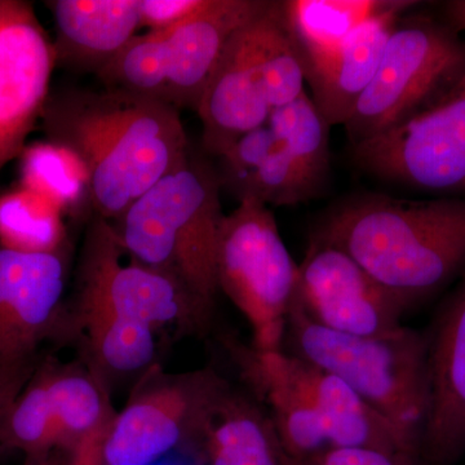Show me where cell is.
<instances>
[{
  "instance_id": "obj_3",
  "label": "cell",
  "mask_w": 465,
  "mask_h": 465,
  "mask_svg": "<svg viewBox=\"0 0 465 465\" xmlns=\"http://www.w3.org/2000/svg\"><path fill=\"white\" fill-rule=\"evenodd\" d=\"M220 191L216 168L191 150L110 223L130 259L183 284L206 320L220 292L217 246L225 217Z\"/></svg>"
},
{
  "instance_id": "obj_18",
  "label": "cell",
  "mask_w": 465,
  "mask_h": 465,
  "mask_svg": "<svg viewBox=\"0 0 465 465\" xmlns=\"http://www.w3.org/2000/svg\"><path fill=\"white\" fill-rule=\"evenodd\" d=\"M280 363L291 384L322 420L330 449L365 448L410 454L391 424L341 379L284 349Z\"/></svg>"
},
{
  "instance_id": "obj_15",
  "label": "cell",
  "mask_w": 465,
  "mask_h": 465,
  "mask_svg": "<svg viewBox=\"0 0 465 465\" xmlns=\"http://www.w3.org/2000/svg\"><path fill=\"white\" fill-rule=\"evenodd\" d=\"M253 21L241 27L226 45L198 105L204 152L216 158L244 134L268 124L271 116L256 69Z\"/></svg>"
},
{
  "instance_id": "obj_8",
  "label": "cell",
  "mask_w": 465,
  "mask_h": 465,
  "mask_svg": "<svg viewBox=\"0 0 465 465\" xmlns=\"http://www.w3.org/2000/svg\"><path fill=\"white\" fill-rule=\"evenodd\" d=\"M124 253L112 224L94 216L76 273L82 317H114L153 330L173 322H206L183 284L133 259L124 262Z\"/></svg>"
},
{
  "instance_id": "obj_29",
  "label": "cell",
  "mask_w": 465,
  "mask_h": 465,
  "mask_svg": "<svg viewBox=\"0 0 465 465\" xmlns=\"http://www.w3.org/2000/svg\"><path fill=\"white\" fill-rule=\"evenodd\" d=\"M207 0H140L142 27L148 32H163L197 14Z\"/></svg>"
},
{
  "instance_id": "obj_28",
  "label": "cell",
  "mask_w": 465,
  "mask_h": 465,
  "mask_svg": "<svg viewBox=\"0 0 465 465\" xmlns=\"http://www.w3.org/2000/svg\"><path fill=\"white\" fill-rule=\"evenodd\" d=\"M104 87L168 104L166 32L136 35L97 74Z\"/></svg>"
},
{
  "instance_id": "obj_31",
  "label": "cell",
  "mask_w": 465,
  "mask_h": 465,
  "mask_svg": "<svg viewBox=\"0 0 465 465\" xmlns=\"http://www.w3.org/2000/svg\"><path fill=\"white\" fill-rule=\"evenodd\" d=\"M34 365L5 367L0 365V454L8 451L5 448V432L9 411L18 394L25 387L34 372Z\"/></svg>"
},
{
  "instance_id": "obj_35",
  "label": "cell",
  "mask_w": 465,
  "mask_h": 465,
  "mask_svg": "<svg viewBox=\"0 0 465 465\" xmlns=\"http://www.w3.org/2000/svg\"><path fill=\"white\" fill-rule=\"evenodd\" d=\"M290 465H312L311 463H292V461H290Z\"/></svg>"
},
{
  "instance_id": "obj_17",
  "label": "cell",
  "mask_w": 465,
  "mask_h": 465,
  "mask_svg": "<svg viewBox=\"0 0 465 465\" xmlns=\"http://www.w3.org/2000/svg\"><path fill=\"white\" fill-rule=\"evenodd\" d=\"M415 5L391 0L384 11L363 24L338 48L302 61L312 100L330 125L347 122L378 72L391 34L407 9Z\"/></svg>"
},
{
  "instance_id": "obj_21",
  "label": "cell",
  "mask_w": 465,
  "mask_h": 465,
  "mask_svg": "<svg viewBox=\"0 0 465 465\" xmlns=\"http://www.w3.org/2000/svg\"><path fill=\"white\" fill-rule=\"evenodd\" d=\"M217 159L220 186L240 203L251 200L268 207L293 206L318 193L268 125L244 134Z\"/></svg>"
},
{
  "instance_id": "obj_13",
  "label": "cell",
  "mask_w": 465,
  "mask_h": 465,
  "mask_svg": "<svg viewBox=\"0 0 465 465\" xmlns=\"http://www.w3.org/2000/svg\"><path fill=\"white\" fill-rule=\"evenodd\" d=\"M66 262L60 252L0 247V365H33L61 311Z\"/></svg>"
},
{
  "instance_id": "obj_22",
  "label": "cell",
  "mask_w": 465,
  "mask_h": 465,
  "mask_svg": "<svg viewBox=\"0 0 465 465\" xmlns=\"http://www.w3.org/2000/svg\"><path fill=\"white\" fill-rule=\"evenodd\" d=\"M194 440L208 465H290L264 407L231 387L211 406Z\"/></svg>"
},
{
  "instance_id": "obj_6",
  "label": "cell",
  "mask_w": 465,
  "mask_h": 465,
  "mask_svg": "<svg viewBox=\"0 0 465 465\" xmlns=\"http://www.w3.org/2000/svg\"><path fill=\"white\" fill-rule=\"evenodd\" d=\"M465 66V45L450 26L401 18L371 84L344 124L356 143L384 133L421 108Z\"/></svg>"
},
{
  "instance_id": "obj_23",
  "label": "cell",
  "mask_w": 465,
  "mask_h": 465,
  "mask_svg": "<svg viewBox=\"0 0 465 465\" xmlns=\"http://www.w3.org/2000/svg\"><path fill=\"white\" fill-rule=\"evenodd\" d=\"M391 0H290L284 21L302 61L335 50L390 5Z\"/></svg>"
},
{
  "instance_id": "obj_20",
  "label": "cell",
  "mask_w": 465,
  "mask_h": 465,
  "mask_svg": "<svg viewBox=\"0 0 465 465\" xmlns=\"http://www.w3.org/2000/svg\"><path fill=\"white\" fill-rule=\"evenodd\" d=\"M228 347L242 376L273 423L287 459L304 463L330 449L320 416L283 374L281 351H256L237 341Z\"/></svg>"
},
{
  "instance_id": "obj_7",
  "label": "cell",
  "mask_w": 465,
  "mask_h": 465,
  "mask_svg": "<svg viewBox=\"0 0 465 465\" xmlns=\"http://www.w3.org/2000/svg\"><path fill=\"white\" fill-rule=\"evenodd\" d=\"M353 146L358 166L381 179L465 191V66L414 114Z\"/></svg>"
},
{
  "instance_id": "obj_34",
  "label": "cell",
  "mask_w": 465,
  "mask_h": 465,
  "mask_svg": "<svg viewBox=\"0 0 465 465\" xmlns=\"http://www.w3.org/2000/svg\"><path fill=\"white\" fill-rule=\"evenodd\" d=\"M36 465H60L58 464V461L54 457L45 459V460L41 461V463H38Z\"/></svg>"
},
{
  "instance_id": "obj_4",
  "label": "cell",
  "mask_w": 465,
  "mask_h": 465,
  "mask_svg": "<svg viewBox=\"0 0 465 465\" xmlns=\"http://www.w3.org/2000/svg\"><path fill=\"white\" fill-rule=\"evenodd\" d=\"M286 341L289 353L344 381L418 458L430 394L427 336L406 326L378 336L332 331L309 320L292 302Z\"/></svg>"
},
{
  "instance_id": "obj_36",
  "label": "cell",
  "mask_w": 465,
  "mask_h": 465,
  "mask_svg": "<svg viewBox=\"0 0 465 465\" xmlns=\"http://www.w3.org/2000/svg\"><path fill=\"white\" fill-rule=\"evenodd\" d=\"M152 465H173V464H152Z\"/></svg>"
},
{
  "instance_id": "obj_11",
  "label": "cell",
  "mask_w": 465,
  "mask_h": 465,
  "mask_svg": "<svg viewBox=\"0 0 465 465\" xmlns=\"http://www.w3.org/2000/svg\"><path fill=\"white\" fill-rule=\"evenodd\" d=\"M293 302L314 323L354 336L394 331L409 309L344 251L316 240L299 265Z\"/></svg>"
},
{
  "instance_id": "obj_10",
  "label": "cell",
  "mask_w": 465,
  "mask_h": 465,
  "mask_svg": "<svg viewBox=\"0 0 465 465\" xmlns=\"http://www.w3.org/2000/svg\"><path fill=\"white\" fill-rule=\"evenodd\" d=\"M114 414L100 379L50 363L34 370L15 401L5 424V448L20 450L30 465H36L54 450L72 451Z\"/></svg>"
},
{
  "instance_id": "obj_5",
  "label": "cell",
  "mask_w": 465,
  "mask_h": 465,
  "mask_svg": "<svg viewBox=\"0 0 465 465\" xmlns=\"http://www.w3.org/2000/svg\"><path fill=\"white\" fill-rule=\"evenodd\" d=\"M298 281L299 265L268 206L243 201L225 215L217 246V282L249 321L256 351L284 349Z\"/></svg>"
},
{
  "instance_id": "obj_12",
  "label": "cell",
  "mask_w": 465,
  "mask_h": 465,
  "mask_svg": "<svg viewBox=\"0 0 465 465\" xmlns=\"http://www.w3.org/2000/svg\"><path fill=\"white\" fill-rule=\"evenodd\" d=\"M57 54L33 3L0 0V173L25 148L51 94Z\"/></svg>"
},
{
  "instance_id": "obj_32",
  "label": "cell",
  "mask_w": 465,
  "mask_h": 465,
  "mask_svg": "<svg viewBox=\"0 0 465 465\" xmlns=\"http://www.w3.org/2000/svg\"><path fill=\"white\" fill-rule=\"evenodd\" d=\"M109 424L85 437L72 450L69 465H105L103 446Z\"/></svg>"
},
{
  "instance_id": "obj_27",
  "label": "cell",
  "mask_w": 465,
  "mask_h": 465,
  "mask_svg": "<svg viewBox=\"0 0 465 465\" xmlns=\"http://www.w3.org/2000/svg\"><path fill=\"white\" fill-rule=\"evenodd\" d=\"M63 213L35 193L20 188L0 195V244L23 252H60Z\"/></svg>"
},
{
  "instance_id": "obj_25",
  "label": "cell",
  "mask_w": 465,
  "mask_h": 465,
  "mask_svg": "<svg viewBox=\"0 0 465 465\" xmlns=\"http://www.w3.org/2000/svg\"><path fill=\"white\" fill-rule=\"evenodd\" d=\"M21 185L63 213L78 215L91 207L90 176L75 153L56 143H35L20 155Z\"/></svg>"
},
{
  "instance_id": "obj_14",
  "label": "cell",
  "mask_w": 465,
  "mask_h": 465,
  "mask_svg": "<svg viewBox=\"0 0 465 465\" xmlns=\"http://www.w3.org/2000/svg\"><path fill=\"white\" fill-rule=\"evenodd\" d=\"M428 338V411L418 463L451 465L465 451V271Z\"/></svg>"
},
{
  "instance_id": "obj_26",
  "label": "cell",
  "mask_w": 465,
  "mask_h": 465,
  "mask_svg": "<svg viewBox=\"0 0 465 465\" xmlns=\"http://www.w3.org/2000/svg\"><path fill=\"white\" fill-rule=\"evenodd\" d=\"M284 150L318 192L330 171V125L307 92L272 110L268 121Z\"/></svg>"
},
{
  "instance_id": "obj_2",
  "label": "cell",
  "mask_w": 465,
  "mask_h": 465,
  "mask_svg": "<svg viewBox=\"0 0 465 465\" xmlns=\"http://www.w3.org/2000/svg\"><path fill=\"white\" fill-rule=\"evenodd\" d=\"M313 240L344 251L411 308L465 271V200L366 195L332 210Z\"/></svg>"
},
{
  "instance_id": "obj_33",
  "label": "cell",
  "mask_w": 465,
  "mask_h": 465,
  "mask_svg": "<svg viewBox=\"0 0 465 465\" xmlns=\"http://www.w3.org/2000/svg\"><path fill=\"white\" fill-rule=\"evenodd\" d=\"M445 14L449 26L454 32H465V0H451L445 3Z\"/></svg>"
},
{
  "instance_id": "obj_19",
  "label": "cell",
  "mask_w": 465,
  "mask_h": 465,
  "mask_svg": "<svg viewBox=\"0 0 465 465\" xmlns=\"http://www.w3.org/2000/svg\"><path fill=\"white\" fill-rule=\"evenodd\" d=\"M57 64L99 74L142 27L140 0H54Z\"/></svg>"
},
{
  "instance_id": "obj_9",
  "label": "cell",
  "mask_w": 465,
  "mask_h": 465,
  "mask_svg": "<svg viewBox=\"0 0 465 465\" xmlns=\"http://www.w3.org/2000/svg\"><path fill=\"white\" fill-rule=\"evenodd\" d=\"M229 387L213 370L167 375L153 370L106 430L105 465H152L194 440L211 406Z\"/></svg>"
},
{
  "instance_id": "obj_30",
  "label": "cell",
  "mask_w": 465,
  "mask_h": 465,
  "mask_svg": "<svg viewBox=\"0 0 465 465\" xmlns=\"http://www.w3.org/2000/svg\"><path fill=\"white\" fill-rule=\"evenodd\" d=\"M304 463L312 465H418V459L406 452H388L365 448L324 450Z\"/></svg>"
},
{
  "instance_id": "obj_16",
  "label": "cell",
  "mask_w": 465,
  "mask_h": 465,
  "mask_svg": "<svg viewBox=\"0 0 465 465\" xmlns=\"http://www.w3.org/2000/svg\"><path fill=\"white\" fill-rule=\"evenodd\" d=\"M266 0H207L166 32L168 104L197 112L202 94L232 35L268 8Z\"/></svg>"
},
{
  "instance_id": "obj_1",
  "label": "cell",
  "mask_w": 465,
  "mask_h": 465,
  "mask_svg": "<svg viewBox=\"0 0 465 465\" xmlns=\"http://www.w3.org/2000/svg\"><path fill=\"white\" fill-rule=\"evenodd\" d=\"M41 121L48 142L84 162L91 208L109 223L179 167L192 150L179 109L116 88L51 92Z\"/></svg>"
},
{
  "instance_id": "obj_24",
  "label": "cell",
  "mask_w": 465,
  "mask_h": 465,
  "mask_svg": "<svg viewBox=\"0 0 465 465\" xmlns=\"http://www.w3.org/2000/svg\"><path fill=\"white\" fill-rule=\"evenodd\" d=\"M253 54L265 99L272 110L305 92L302 54L284 21L281 2H271L252 24Z\"/></svg>"
}]
</instances>
